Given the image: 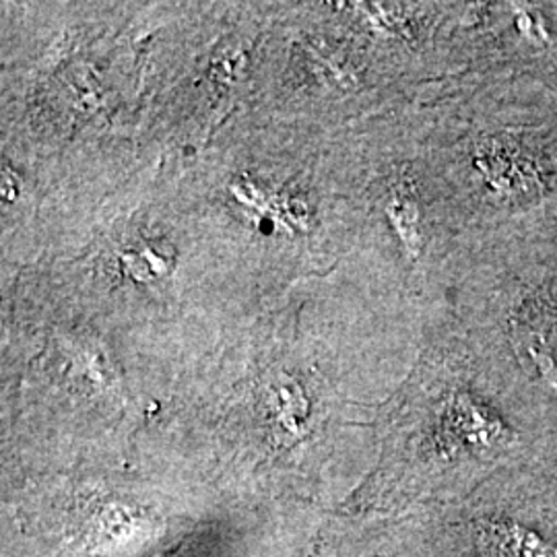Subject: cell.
<instances>
[{"label": "cell", "instance_id": "3", "mask_svg": "<svg viewBox=\"0 0 557 557\" xmlns=\"http://www.w3.org/2000/svg\"><path fill=\"white\" fill-rule=\"evenodd\" d=\"M273 416L278 425L296 434L301 430L304 421L308 419V400L304 397V391L294 380H281L273 393Z\"/></svg>", "mask_w": 557, "mask_h": 557}, {"label": "cell", "instance_id": "4", "mask_svg": "<svg viewBox=\"0 0 557 557\" xmlns=\"http://www.w3.org/2000/svg\"><path fill=\"white\" fill-rule=\"evenodd\" d=\"M388 213H391V218L395 221L400 236L407 242V246H409L411 250H416V246H418L419 220L416 200L411 199L409 195H397L395 199L391 200Z\"/></svg>", "mask_w": 557, "mask_h": 557}, {"label": "cell", "instance_id": "1", "mask_svg": "<svg viewBox=\"0 0 557 557\" xmlns=\"http://www.w3.org/2000/svg\"><path fill=\"white\" fill-rule=\"evenodd\" d=\"M517 337L539 368L554 370L557 363V312L545 304L529 306L517 322Z\"/></svg>", "mask_w": 557, "mask_h": 557}, {"label": "cell", "instance_id": "5", "mask_svg": "<svg viewBox=\"0 0 557 557\" xmlns=\"http://www.w3.org/2000/svg\"><path fill=\"white\" fill-rule=\"evenodd\" d=\"M2 199H15V176L11 172H2Z\"/></svg>", "mask_w": 557, "mask_h": 557}, {"label": "cell", "instance_id": "2", "mask_svg": "<svg viewBox=\"0 0 557 557\" xmlns=\"http://www.w3.org/2000/svg\"><path fill=\"white\" fill-rule=\"evenodd\" d=\"M483 537L504 557H557V545L512 520L487 522Z\"/></svg>", "mask_w": 557, "mask_h": 557}]
</instances>
